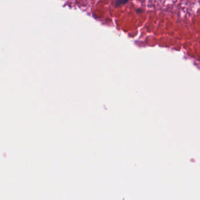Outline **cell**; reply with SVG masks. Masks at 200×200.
Returning a JSON list of instances; mask_svg holds the SVG:
<instances>
[{
	"instance_id": "cell-1",
	"label": "cell",
	"mask_w": 200,
	"mask_h": 200,
	"mask_svg": "<svg viewBox=\"0 0 200 200\" xmlns=\"http://www.w3.org/2000/svg\"><path fill=\"white\" fill-rule=\"evenodd\" d=\"M129 0H117L115 3L116 7H119L120 6L125 5L129 2Z\"/></svg>"
}]
</instances>
